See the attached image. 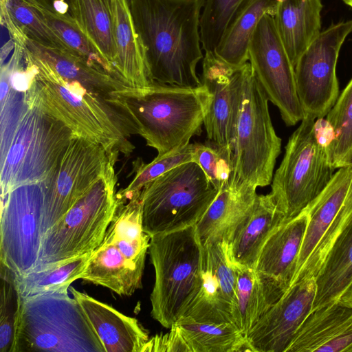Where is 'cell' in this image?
Returning <instances> with one entry per match:
<instances>
[{
    "mask_svg": "<svg viewBox=\"0 0 352 352\" xmlns=\"http://www.w3.org/2000/svg\"><path fill=\"white\" fill-rule=\"evenodd\" d=\"M133 25L154 82L197 87L204 0H129Z\"/></svg>",
    "mask_w": 352,
    "mask_h": 352,
    "instance_id": "cell-1",
    "label": "cell"
},
{
    "mask_svg": "<svg viewBox=\"0 0 352 352\" xmlns=\"http://www.w3.org/2000/svg\"><path fill=\"white\" fill-rule=\"evenodd\" d=\"M146 145L164 155L182 148L199 135L211 96L202 85L185 87L154 82L122 94Z\"/></svg>",
    "mask_w": 352,
    "mask_h": 352,
    "instance_id": "cell-2",
    "label": "cell"
},
{
    "mask_svg": "<svg viewBox=\"0 0 352 352\" xmlns=\"http://www.w3.org/2000/svg\"><path fill=\"white\" fill-rule=\"evenodd\" d=\"M331 135L324 118L305 116L289 137L270 192L285 221L304 211L331 180L336 170L329 152Z\"/></svg>",
    "mask_w": 352,
    "mask_h": 352,
    "instance_id": "cell-3",
    "label": "cell"
},
{
    "mask_svg": "<svg viewBox=\"0 0 352 352\" xmlns=\"http://www.w3.org/2000/svg\"><path fill=\"white\" fill-rule=\"evenodd\" d=\"M67 289L21 296L14 352H104Z\"/></svg>",
    "mask_w": 352,
    "mask_h": 352,
    "instance_id": "cell-4",
    "label": "cell"
},
{
    "mask_svg": "<svg viewBox=\"0 0 352 352\" xmlns=\"http://www.w3.org/2000/svg\"><path fill=\"white\" fill-rule=\"evenodd\" d=\"M148 253L155 272L151 315L170 329L199 291L204 246L194 226L151 237Z\"/></svg>",
    "mask_w": 352,
    "mask_h": 352,
    "instance_id": "cell-5",
    "label": "cell"
},
{
    "mask_svg": "<svg viewBox=\"0 0 352 352\" xmlns=\"http://www.w3.org/2000/svg\"><path fill=\"white\" fill-rule=\"evenodd\" d=\"M75 136L69 126L27 93L8 149L1 156V196L19 185L49 176Z\"/></svg>",
    "mask_w": 352,
    "mask_h": 352,
    "instance_id": "cell-6",
    "label": "cell"
},
{
    "mask_svg": "<svg viewBox=\"0 0 352 352\" xmlns=\"http://www.w3.org/2000/svg\"><path fill=\"white\" fill-rule=\"evenodd\" d=\"M115 164L43 234L37 265L41 270L57 263L92 253L102 243L116 210Z\"/></svg>",
    "mask_w": 352,
    "mask_h": 352,
    "instance_id": "cell-7",
    "label": "cell"
},
{
    "mask_svg": "<svg viewBox=\"0 0 352 352\" xmlns=\"http://www.w3.org/2000/svg\"><path fill=\"white\" fill-rule=\"evenodd\" d=\"M218 192L196 162L175 167L142 189L144 232L152 237L196 226Z\"/></svg>",
    "mask_w": 352,
    "mask_h": 352,
    "instance_id": "cell-8",
    "label": "cell"
},
{
    "mask_svg": "<svg viewBox=\"0 0 352 352\" xmlns=\"http://www.w3.org/2000/svg\"><path fill=\"white\" fill-rule=\"evenodd\" d=\"M268 99L248 67L238 116L229 184L255 188L271 184L281 139L276 135L268 109Z\"/></svg>",
    "mask_w": 352,
    "mask_h": 352,
    "instance_id": "cell-9",
    "label": "cell"
},
{
    "mask_svg": "<svg viewBox=\"0 0 352 352\" xmlns=\"http://www.w3.org/2000/svg\"><path fill=\"white\" fill-rule=\"evenodd\" d=\"M46 178L1 196L0 263L23 276L37 265L43 238Z\"/></svg>",
    "mask_w": 352,
    "mask_h": 352,
    "instance_id": "cell-10",
    "label": "cell"
},
{
    "mask_svg": "<svg viewBox=\"0 0 352 352\" xmlns=\"http://www.w3.org/2000/svg\"><path fill=\"white\" fill-rule=\"evenodd\" d=\"M119 153L102 144L76 135L55 170L47 178L44 193L43 236L59 221L73 205L94 185Z\"/></svg>",
    "mask_w": 352,
    "mask_h": 352,
    "instance_id": "cell-11",
    "label": "cell"
},
{
    "mask_svg": "<svg viewBox=\"0 0 352 352\" xmlns=\"http://www.w3.org/2000/svg\"><path fill=\"white\" fill-rule=\"evenodd\" d=\"M352 33V19L332 24L314 40L295 67L297 94L305 116L324 118L339 96L336 65L341 47Z\"/></svg>",
    "mask_w": 352,
    "mask_h": 352,
    "instance_id": "cell-12",
    "label": "cell"
},
{
    "mask_svg": "<svg viewBox=\"0 0 352 352\" xmlns=\"http://www.w3.org/2000/svg\"><path fill=\"white\" fill-rule=\"evenodd\" d=\"M248 54L256 78L268 100L278 107L285 124L294 126L301 121L305 113L297 94L294 67L273 16L264 14L259 21Z\"/></svg>",
    "mask_w": 352,
    "mask_h": 352,
    "instance_id": "cell-13",
    "label": "cell"
},
{
    "mask_svg": "<svg viewBox=\"0 0 352 352\" xmlns=\"http://www.w3.org/2000/svg\"><path fill=\"white\" fill-rule=\"evenodd\" d=\"M249 66V62L230 65L212 52H206L203 60L201 82L211 96L204 122L207 137L232 152Z\"/></svg>",
    "mask_w": 352,
    "mask_h": 352,
    "instance_id": "cell-14",
    "label": "cell"
},
{
    "mask_svg": "<svg viewBox=\"0 0 352 352\" xmlns=\"http://www.w3.org/2000/svg\"><path fill=\"white\" fill-rule=\"evenodd\" d=\"M316 293L315 278L291 285L248 334L250 351L287 352L312 311Z\"/></svg>",
    "mask_w": 352,
    "mask_h": 352,
    "instance_id": "cell-15",
    "label": "cell"
},
{
    "mask_svg": "<svg viewBox=\"0 0 352 352\" xmlns=\"http://www.w3.org/2000/svg\"><path fill=\"white\" fill-rule=\"evenodd\" d=\"M352 352V307L336 301L314 309L287 352Z\"/></svg>",
    "mask_w": 352,
    "mask_h": 352,
    "instance_id": "cell-16",
    "label": "cell"
},
{
    "mask_svg": "<svg viewBox=\"0 0 352 352\" xmlns=\"http://www.w3.org/2000/svg\"><path fill=\"white\" fill-rule=\"evenodd\" d=\"M70 291L102 342L105 352H142L148 332L132 317L124 315L74 287Z\"/></svg>",
    "mask_w": 352,
    "mask_h": 352,
    "instance_id": "cell-17",
    "label": "cell"
},
{
    "mask_svg": "<svg viewBox=\"0 0 352 352\" xmlns=\"http://www.w3.org/2000/svg\"><path fill=\"white\" fill-rule=\"evenodd\" d=\"M307 223L308 214L305 210L280 223L265 241L255 263L258 272L274 280L286 291L296 273Z\"/></svg>",
    "mask_w": 352,
    "mask_h": 352,
    "instance_id": "cell-18",
    "label": "cell"
},
{
    "mask_svg": "<svg viewBox=\"0 0 352 352\" xmlns=\"http://www.w3.org/2000/svg\"><path fill=\"white\" fill-rule=\"evenodd\" d=\"M256 188L240 187L227 183L218 192L202 218L196 225L203 245L222 240L229 241L239 226L252 212Z\"/></svg>",
    "mask_w": 352,
    "mask_h": 352,
    "instance_id": "cell-19",
    "label": "cell"
},
{
    "mask_svg": "<svg viewBox=\"0 0 352 352\" xmlns=\"http://www.w3.org/2000/svg\"><path fill=\"white\" fill-rule=\"evenodd\" d=\"M351 194L352 166L342 167L338 169L324 190L305 209L308 223L294 277L306 263Z\"/></svg>",
    "mask_w": 352,
    "mask_h": 352,
    "instance_id": "cell-20",
    "label": "cell"
},
{
    "mask_svg": "<svg viewBox=\"0 0 352 352\" xmlns=\"http://www.w3.org/2000/svg\"><path fill=\"white\" fill-rule=\"evenodd\" d=\"M283 221L284 214L272 194L257 195L252 212L228 241L233 262L239 267L254 268L265 241Z\"/></svg>",
    "mask_w": 352,
    "mask_h": 352,
    "instance_id": "cell-21",
    "label": "cell"
},
{
    "mask_svg": "<svg viewBox=\"0 0 352 352\" xmlns=\"http://www.w3.org/2000/svg\"><path fill=\"white\" fill-rule=\"evenodd\" d=\"M322 8L321 0H286L278 4L275 24L294 67L320 33Z\"/></svg>",
    "mask_w": 352,
    "mask_h": 352,
    "instance_id": "cell-22",
    "label": "cell"
},
{
    "mask_svg": "<svg viewBox=\"0 0 352 352\" xmlns=\"http://www.w3.org/2000/svg\"><path fill=\"white\" fill-rule=\"evenodd\" d=\"M113 38L116 50L114 66L128 86L146 87L151 80L136 33L129 0H112Z\"/></svg>",
    "mask_w": 352,
    "mask_h": 352,
    "instance_id": "cell-23",
    "label": "cell"
},
{
    "mask_svg": "<svg viewBox=\"0 0 352 352\" xmlns=\"http://www.w3.org/2000/svg\"><path fill=\"white\" fill-rule=\"evenodd\" d=\"M285 292L276 281L254 268L239 267L233 308L234 324L247 337Z\"/></svg>",
    "mask_w": 352,
    "mask_h": 352,
    "instance_id": "cell-24",
    "label": "cell"
},
{
    "mask_svg": "<svg viewBox=\"0 0 352 352\" xmlns=\"http://www.w3.org/2000/svg\"><path fill=\"white\" fill-rule=\"evenodd\" d=\"M315 280L312 310L338 301L352 283V214L331 244Z\"/></svg>",
    "mask_w": 352,
    "mask_h": 352,
    "instance_id": "cell-25",
    "label": "cell"
},
{
    "mask_svg": "<svg viewBox=\"0 0 352 352\" xmlns=\"http://www.w3.org/2000/svg\"><path fill=\"white\" fill-rule=\"evenodd\" d=\"M144 265L129 260L113 245L102 243L91 254L80 279L131 296L142 288Z\"/></svg>",
    "mask_w": 352,
    "mask_h": 352,
    "instance_id": "cell-26",
    "label": "cell"
},
{
    "mask_svg": "<svg viewBox=\"0 0 352 352\" xmlns=\"http://www.w3.org/2000/svg\"><path fill=\"white\" fill-rule=\"evenodd\" d=\"M118 198L116 210L102 243L115 245L128 259L139 262L146 258L151 240L142 228L140 196L127 200Z\"/></svg>",
    "mask_w": 352,
    "mask_h": 352,
    "instance_id": "cell-27",
    "label": "cell"
},
{
    "mask_svg": "<svg viewBox=\"0 0 352 352\" xmlns=\"http://www.w3.org/2000/svg\"><path fill=\"white\" fill-rule=\"evenodd\" d=\"M177 325L191 352L250 351L246 337L230 322H210L182 316Z\"/></svg>",
    "mask_w": 352,
    "mask_h": 352,
    "instance_id": "cell-28",
    "label": "cell"
},
{
    "mask_svg": "<svg viewBox=\"0 0 352 352\" xmlns=\"http://www.w3.org/2000/svg\"><path fill=\"white\" fill-rule=\"evenodd\" d=\"M182 316L201 322L234 324L233 305L222 289L212 261L205 247L200 287L184 309Z\"/></svg>",
    "mask_w": 352,
    "mask_h": 352,
    "instance_id": "cell-29",
    "label": "cell"
},
{
    "mask_svg": "<svg viewBox=\"0 0 352 352\" xmlns=\"http://www.w3.org/2000/svg\"><path fill=\"white\" fill-rule=\"evenodd\" d=\"M278 4L275 0H256L228 30L214 53L234 66L248 62L250 43L259 21L264 14L274 16Z\"/></svg>",
    "mask_w": 352,
    "mask_h": 352,
    "instance_id": "cell-30",
    "label": "cell"
},
{
    "mask_svg": "<svg viewBox=\"0 0 352 352\" xmlns=\"http://www.w3.org/2000/svg\"><path fill=\"white\" fill-rule=\"evenodd\" d=\"M73 9L78 27L115 68L112 0H73Z\"/></svg>",
    "mask_w": 352,
    "mask_h": 352,
    "instance_id": "cell-31",
    "label": "cell"
},
{
    "mask_svg": "<svg viewBox=\"0 0 352 352\" xmlns=\"http://www.w3.org/2000/svg\"><path fill=\"white\" fill-rule=\"evenodd\" d=\"M1 23L9 34L19 33L42 45L68 52L34 5L27 0L1 1Z\"/></svg>",
    "mask_w": 352,
    "mask_h": 352,
    "instance_id": "cell-32",
    "label": "cell"
},
{
    "mask_svg": "<svg viewBox=\"0 0 352 352\" xmlns=\"http://www.w3.org/2000/svg\"><path fill=\"white\" fill-rule=\"evenodd\" d=\"M91 253L32 271L23 276L15 275V282L22 297L67 289L74 280L80 278Z\"/></svg>",
    "mask_w": 352,
    "mask_h": 352,
    "instance_id": "cell-33",
    "label": "cell"
},
{
    "mask_svg": "<svg viewBox=\"0 0 352 352\" xmlns=\"http://www.w3.org/2000/svg\"><path fill=\"white\" fill-rule=\"evenodd\" d=\"M34 6L45 22L64 43L69 53L110 74L126 84L114 67L101 54L74 20L36 5Z\"/></svg>",
    "mask_w": 352,
    "mask_h": 352,
    "instance_id": "cell-34",
    "label": "cell"
},
{
    "mask_svg": "<svg viewBox=\"0 0 352 352\" xmlns=\"http://www.w3.org/2000/svg\"><path fill=\"white\" fill-rule=\"evenodd\" d=\"M325 120L331 129L329 152L333 168L352 166V78Z\"/></svg>",
    "mask_w": 352,
    "mask_h": 352,
    "instance_id": "cell-35",
    "label": "cell"
},
{
    "mask_svg": "<svg viewBox=\"0 0 352 352\" xmlns=\"http://www.w3.org/2000/svg\"><path fill=\"white\" fill-rule=\"evenodd\" d=\"M256 0H204L200 17L202 49L214 52L240 15Z\"/></svg>",
    "mask_w": 352,
    "mask_h": 352,
    "instance_id": "cell-36",
    "label": "cell"
},
{
    "mask_svg": "<svg viewBox=\"0 0 352 352\" xmlns=\"http://www.w3.org/2000/svg\"><path fill=\"white\" fill-rule=\"evenodd\" d=\"M195 147L196 143L188 144L178 150L157 156L148 164L138 159L133 162L135 175L133 180L126 188L117 192L118 196L125 200L139 196L148 183L179 165L192 162Z\"/></svg>",
    "mask_w": 352,
    "mask_h": 352,
    "instance_id": "cell-37",
    "label": "cell"
},
{
    "mask_svg": "<svg viewBox=\"0 0 352 352\" xmlns=\"http://www.w3.org/2000/svg\"><path fill=\"white\" fill-rule=\"evenodd\" d=\"M0 272V352H14L21 296L15 274L2 263Z\"/></svg>",
    "mask_w": 352,
    "mask_h": 352,
    "instance_id": "cell-38",
    "label": "cell"
},
{
    "mask_svg": "<svg viewBox=\"0 0 352 352\" xmlns=\"http://www.w3.org/2000/svg\"><path fill=\"white\" fill-rule=\"evenodd\" d=\"M192 162L201 167L217 190L230 182L232 169V152L230 150L210 140L196 143Z\"/></svg>",
    "mask_w": 352,
    "mask_h": 352,
    "instance_id": "cell-39",
    "label": "cell"
},
{
    "mask_svg": "<svg viewBox=\"0 0 352 352\" xmlns=\"http://www.w3.org/2000/svg\"><path fill=\"white\" fill-rule=\"evenodd\" d=\"M170 331L165 334L156 335L149 338L142 349L144 351L191 352V349L181 333L178 327L174 324Z\"/></svg>",
    "mask_w": 352,
    "mask_h": 352,
    "instance_id": "cell-40",
    "label": "cell"
},
{
    "mask_svg": "<svg viewBox=\"0 0 352 352\" xmlns=\"http://www.w3.org/2000/svg\"><path fill=\"white\" fill-rule=\"evenodd\" d=\"M34 5L46 9L71 20H74L73 0H27ZM75 21V20H74Z\"/></svg>",
    "mask_w": 352,
    "mask_h": 352,
    "instance_id": "cell-41",
    "label": "cell"
},
{
    "mask_svg": "<svg viewBox=\"0 0 352 352\" xmlns=\"http://www.w3.org/2000/svg\"><path fill=\"white\" fill-rule=\"evenodd\" d=\"M338 301L352 307V283L344 292Z\"/></svg>",
    "mask_w": 352,
    "mask_h": 352,
    "instance_id": "cell-42",
    "label": "cell"
},
{
    "mask_svg": "<svg viewBox=\"0 0 352 352\" xmlns=\"http://www.w3.org/2000/svg\"><path fill=\"white\" fill-rule=\"evenodd\" d=\"M346 5L352 8V0H342Z\"/></svg>",
    "mask_w": 352,
    "mask_h": 352,
    "instance_id": "cell-43",
    "label": "cell"
},
{
    "mask_svg": "<svg viewBox=\"0 0 352 352\" xmlns=\"http://www.w3.org/2000/svg\"><path fill=\"white\" fill-rule=\"evenodd\" d=\"M275 1H276V2H278V3H281V2H283V1H286V0H275Z\"/></svg>",
    "mask_w": 352,
    "mask_h": 352,
    "instance_id": "cell-44",
    "label": "cell"
},
{
    "mask_svg": "<svg viewBox=\"0 0 352 352\" xmlns=\"http://www.w3.org/2000/svg\"><path fill=\"white\" fill-rule=\"evenodd\" d=\"M1 1H3V0H1Z\"/></svg>",
    "mask_w": 352,
    "mask_h": 352,
    "instance_id": "cell-45",
    "label": "cell"
}]
</instances>
